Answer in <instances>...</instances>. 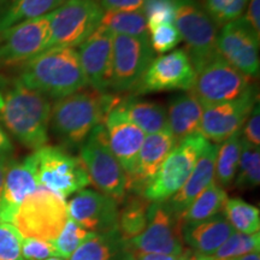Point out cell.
I'll list each match as a JSON object with an SVG mask.
<instances>
[{"instance_id": "obj_19", "label": "cell", "mask_w": 260, "mask_h": 260, "mask_svg": "<svg viewBox=\"0 0 260 260\" xmlns=\"http://www.w3.org/2000/svg\"><path fill=\"white\" fill-rule=\"evenodd\" d=\"M103 125L110 149L124 169L126 176H132L146 134L126 119L116 106L107 112Z\"/></svg>"}, {"instance_id": "obj_14", "label": "cell", "mask_w": 260, "mask_h": 260, "mask_svg": "<svg viewBox=\"0 0 260 260\" xmlns=\"http://www.w3.org/2000/svg\"><path fill=\"white\" fill-rule=\"evenodd\" d=\"M195 73L184 48L154 58L133 93L147 94L168 90H189L193 88Z\"/></svg>"}, {"instance_id": "obj_32", "label": "cell", "mask_w": 260, "mask_h": 260, "mask_svg": "<svg viewBox=\"0 0 260 260\" xmlns=\"http://www.w3.org/2000/svg\"><path fill=\"white\" fill-rule=\"evenodd\" d=\"M222 213L235 232L248 235L259 233L260 212L258 207L239 198H233L226 199Z\"/></svg>"}, {"instance_id": "obj_25", "label": "cell", "mask_w": 260, "mask_h": 260, "mask_svg": "<svg viewBox=\"0 0 260 260\" xmlns=\"http://www.w3.org/2000/svg\"><path fill=\"white\" fill-rule=\"evenodd\" d=\"M204 106L191 89L175 95L169 102L168 124L176 141L199 134Z\"/></svg>"}, {"instance_id": "obj_16", "label": "cell", "mask_w": 260, "mask_h": 260, "mask_svg": "<svg viewBox=\"0 0 260 260\" xmlns=\"http://www.w3.org/2000/svg\"><path fill=\"white\" fill-rule=\"evenodd\" d=\"M258 102V93L253 87L245 95L233 102L204 107L199 134L212 144H222L237 132H241Z\"/></svg>"}, {"instance_id": "obj_13", "label": "cell", "mask_w": 260, "mask_h": 260, "mask_svg": "<svg viewBox=\"0 0 260 260\" xmlns=\"http://www.w3.org/2000/svg\"><path fill=\"white\" fill-rule=\"evenodd\" d=\"M182 224L165 203H152L148 223L139 236L129 243L135 253L181 255L184 253Z\"/></svg>"}, {"instance_id": "obj_34", "label": "cell", "mask_w": 260, "mask_h": 260, "mask_svg": "<svg viewBox=\"0 0 260 260\" xmlns=\"http://www.w3.org/2000/svg\"><path fill=\"white\" fill-rule=\"evenodd\" d=\"M260 234H242L234 232L226 239V241L211 255L212 260H233L248 253L259 252Z\"/></svg>"}, {"instance_id": "obj_50", "label": "cell", "mask_w": 260, "mask_h": 260, "mask_svg": "<svg viewBox=\"0 0 260 260\" xmlns=\"http://www.w3.org/2000/svg\"><path fill=\"white\" fill-rule=\"evenodd\" d=\"M2 214H3V205H2V200H0V222H2Z\"/></svg>"}, {"instance_id": "obj_41", "label": "cell", "mask_w": 260, "mask_h": 260, "mask_svg": "<svg viewBox=\"0 0 260 260\" xmlns=\"http://www.w3.org/2000/svg\"><path fill=\"white\" fill-rule=\"evenodd\" d=\"M243 141L253 147H259L260 145V110L259 102L253 107L251 115L248 116L241 132Z\"/></svg>"}, {"instance_id": "obj_33", "label": "cell", "mask_w": 260, "mask_h": 260, "mask_svg": "<svg viewBox=\"0 0 260 260\" xmlns=\"http://www.w3.org/2000/svg\"><path fill=\"white\" fill-rule=\"evenodd\" d=\"M236 187L241 189L254 188L260 182V151L259 147H253L243 141L240 155L239 167L236 172Z\"/></svg>"}, {"instance_id": "obj_44", "label": "cell", "mask_w": 260, "mask_h": 260, "mask_svg": "<svg viewBox=\"0 0 260 260\" xmlns=\"http://www.w3.org/2000/svg\"><path fill=\"white\" fill-rule=\"evenodd\" d=\"M14 152V145L8 134L4 132V129L0 126V157L9 158Z\"/></svg>"}, {"instance_id": "obj_46", "label": "cell", "mask_w": 260, "mask_h": 260, "mask_svg": "<svg viewBox=\"0 0 260 260\" xmlns=\"http://www.w3.org/2000/svg\"><path fill=\"white\" fill-rule=\"evenodd\" d=\"M9 158L6 157H0V197H2L3 188H4V181L6 176V171H8L9 165H10Z\"/></svg>"}, {"instance_id": "obj_7", "label": "cell", "mask_w": 260, "mask_h": 260, "mask_svg": "<svg viewBox=\"0 0 260 260\" xmlns=\"http://www.w3.org/2000/svg\"><path fill=\"white\" fill-rule=\"evenodd\" d=\"M209 142L200 134L178 141L145 188L142 197L151 203H164L170 199L186 183Z\"/></svg>"}, {"instance_id": "obj_23", "label": "cell", "mask_w": 260, "mask_h": 260, "mask_svg": "<svg viewBox=\"0 0 260 260\" xmlns=\"http://www.w3.org/2000/svg\"><path fill=\"white\" fill-rule=\"evenodd\" d=\"M182 240L191 251L212 255L235 232L223 213L197 223L182 224Z\"/></svg>"}, {"instance_id": "obj_18", "label": "cell", "mask_w": 260, "mask_h": 260, "mask_svg": "<svg viewBox=\"0 0 260 260\" xmlns=\"http://www.w3.org/2000/svg\"><path fill=\"white\" fill-rule=\"evenodd\" d=\"M113 34L102 25L79 46V58L87 84L100 93L111 89Z\"/></svg>"}, {"instance_id": "obj_35", "label": "cell", "mask_w": 260, "mask_h": 260, "mask_svg": "<svg viewBox=\"0 0 260 260\" xmlns=\"http://www.w3.org/2000/svg\"><path fill=\"white\" fill-rule=\"evenodd\" d=\"M248 0H201V5L217 27L242 17Z\"/></svg>"}, {"instance_id": "obj_22", "label": "cell", "mask_w": 260, "mask_h": 260, "mask_svg": "<svg viewBox=\"0 0 260 260\" xmlns=\"http://www.w3.org/2000/svg\"><path fill=\"white\" fill-rule=\"evenodd\" d=\"M217 151L218 145L209 142L198 159L186 183L170 199L164 201L168 209L178 218H181L182 213L189 207V205L214 181V161Z\"/></svg>"}, {"instance_id": "obj_10", "label": "cell", "mask_w": 260, "mask_h": 260, "mask_svg": "<svg viewBox=\"0 0 260 260\" xmlns=\"http://www.w3.org/2000/svg\"><path fill=\"white\" fill-rule=\"evenodd\" d=\"M253 87L252 77L240 73L218 54L198 71L191 90L201 105L209 107L239 99Z\"/></svg>"}, {"instance_id": "obj_42", "label": "cell", "mask_w": 260, "mask_h": 260, "mask_svg": "<svg viewBox=\"0 0 260 260\" xmlns=\"http://www.w3.org/2000/svg\"><path fill=\"white\" fill-rule=\"evenodd\" d=\"M104 11H140L145 0H99Z\"/></svg>"}, {"instance_id": "obj_4", "label": "cell", "mask_w": 260, "mask_h": 260, "mask_svg": "<svg viewBox=\"0 0 260 260\" xmlns=\"http://www.w3.org/2000/svg\"><path fill=\"white\" fill-rule=\"evenodd\" d=\"M69 219L64 198L47 188L39 187L19 204L11 223L23 237L53 242Z\"/></svg>"}, {"instance_id": "obj_37", "label": "cell", "mask_w": 260, "mask_h": 260, "mask_svg": "<svg viewBox=\"0 0 260 260\" xmlns=\"http://www.w3.org/2000/svg\"><path fill=\"white\" fill-rule=\"evenodd\" d=\"M144 12L147 29L151 30L164 23H174L176 5L175 0H145Z\"/></svg>"}, {"instance_id": "obj_9", "label": "cell", "mask_w": 260, "mask_h": 260, "mask_svg": "<svg viewBox=\"0 0 260 260\" xmlns=\"http://www.w3.org/2000/svg\"><path fill=\"white\" fill-rule=\"evenodd\" d=\"M104 10L98 0H67L51 12L47 48L79 47L100 25Z\"/></svg>"}, {"instance_id": "obj_1", "label": "cell", "mask_w": 260, "mask_h": 260, "mask_svg": "<svg viewBox=\"0 0 260 260\" xmlns=\"http://www.w3.org/2000/svg\"><path fill=\"white\" fill-rule=\"evenodd\" d=\"M50 118L47 96L19 79L0 77V122L22 145L34 151L46 146Z\"/></svg>"}, {"instance_id": "obj_27", "label": "cell", "mask_w": 260, "mask_h": 260, "mask_svg": "<svg viewBox=\"0 0 260 260\" xmlns=\"http://www.w3.org/2000/svg\"><path fill=\"white\" fill-rule=\"evenodd\" d=\"M130 194L122 203L123 206L118 214V232L126 241L139 236L146 229L152 204L142 195Z\"/></svg>"}, {"instance_id": "obj_36", "label": "cell", "mask_w": 260, "mask_h": 260, "mask_svg": "<svg viewBox=\"0 0 260 260\" xmlns=\"http://www.w3.org/2000/svg\"><path fill=\"white\" fill-rule=\"evenodd\" d=\"M88 235L89 232L80 226L73 219H68L63 230L53 241L58 256L65 260L69 259Z\"/></svg>"}, {"instance_id": "obj_30", "label": "cell", "mask_w": 260, "mask_h": 260, "mask_svg": "<svg viewBox=\"0 0 260 260\" xmlns=\"http://www.w3.org/2000/svg\"><path fill=\"white\" fill-rule=\"evenodd\" d=\"M242 149L241 132L230 136L218 146L214 161V182L219 187L226 188L235 180L240 155Z\"/></svg>"}, {"instance_id": "obj_11", "label": "cell", "mask_w": 260, "mask_h": 260, "mask_svg": "<svg viewBox=\"0 0 260 260\" xmlns=\"http://www.w3.org/2000/svg\"><path fill=\"white\" fill-rule=\"evenodd\" d=\"M154 59L149 37L113 35L111 90L116 94L134 92Z\"/></svg>"}, {"instance_id": "obj_40", "label": "cell", "mask_w": 260, "mask_h": 260, "mask_svg": "<svg viewBox=\"0 0 260 260\" xmlns=\"http://www.w3.org/2000/svg\"><path fill=\"white\" fill-rule=\"evenodd\" d=\"M21 252L23 260H45L58 256L53 242L31 237L22 239Z\"/></svg>"}, {"instance_id": "obj_48", "label": "cell", "mask_w": 260, "mask_h": 260, "mask_svg": "<svg viewBox=\"0 0 260 260\" xmlns=\"http://www.w3.org/2000/svg\"><path fill=\"white\" fill-rule=\"evenodd\" d=\"M233 260H260V254L259 252H253V253H248V254L239 256V258L233 259Z\"/></svg>"}, {"instance_id": "obj_28", "label": "cell", "mask_w": 260, "mask_h": 260, "mask_svg": "<svg viewBox=\"0 0 260 260\" xmlns=\"http://www.w3.org/2000/svg\"><path fill=\"white\" fill-rule=\"evenodd\" d=\"M67 0H12L0 17V32L21 22L48 15Z\"/></svg>"}, {"instance_id": "obj_24", "label": "cell", "mask_w": 260, "mask_h": 260, "mask_svg": "<svg viewBox=\"0 0 260 260\" xmlns=\"http://www.w3.org/2000/svg\"><path fill=\"white\" fill-rule=\"evenodd\" d=\"M136 253L129 241L122 237L118 230L94 234L89 233L86 240L68 260H135Z\"/></svg>"}, {"instance_id": "obj_43", "label": "cell", "mask_w": 260, "mask_h": 260, "mask_svg": "<svg viewBox=\"0 0 260 260\" xmlns=\"http://www.w3.org/2000/svg\"><path fill=\"white\" fill-rule=\"evenodd\" d=\"M256 37L260 38V0H251L246 16H243Z\"/></svg>"}, {"instance_id": "obj_29", "label": "cell", "mask_w": 260, "mask_h": 260, "mask_svg": "<svg viewBox=\"0 0 260 260\" xmlns=\"http://www.w3.org/2000/svg\"><path fill=\"white\" fill-rule=\"evenodd\" d=\"M226 199L228 197L224 188L219 187L213 181L182 213L180 218L181 224L201 222L222 213Z\"/></svg>"}, {"instance_id": "obj_8", "label": "cell", "mask_w": 260, "mask_h": 260, "mask_svg": "<svg viewBox=\"0 0 260 260\" xmlns=\"http://www.w3.org/2000/svg\"><path fill=\"white\" fill-rule=\"evenodd\" d=\"M40 187L47 188L67 199L90 183L80 158L60 147L44 146L31 154Z\"/></svg>"}, {"instance_id": "obj_15", "label": "cell", "mask_w": 260, "mask_h": 260, "mask_svg": "<svg viewBox=\"0 0 260 260\" xmlns=\"http://www.w3.org/2000/svg\"><path fill=\"white\" fill-rule=\"evenodd\" d=\"M259 44L260 38L256 37L243 17L223 25L217 37L219 56L252 79L259 74Z\"/></svg>"}, {"instance_id": "obj_20", "label": "cell", "mask_w": 260, "mask_h": 260, "mask_svg": "<svg viewBox=\"0 0 260 260\" xmlns=\"http://www.w3.org/2000/svg\"><path fill=\"white\" fill-rule=\"evenodd\" d=\"M176 144V139L169 128L145 136L136 160L135 170L132 176L128 177V194L142 195L145 188L153 180Z\"/></svg>"}, {"instance_id": "obj_3", "label": "cell", "mask_w": 260, "mask_h": 260, "mask_svg": "<svg viewBox=\"0 0 260 260\" xmlns=\"http://www.w3.org/2000/svg\"><path fill=\"white\" fill-rule=\"evenodd\" d=\"M29 88L61 99L86 88L79 53L73 47H52L23 64L18 77Z\"/></svg>"}, {"instance_id": "obj_21", "label": "cell", "mask_w": 260, "mask_h": 260, "mask_svg": "<svg viewBox=\"0 0 260 260\" xmlns=\"http://www.w3.org/2000/svg\"><path fill=\"white\" fill-rule=\"evenodd\" d=\"M40 187L31 154L21 162H10L3 188L2 222L11 223L19 204Z\"/></svg>"}, {"instance_id": "obj_26", "label": "cell", "mask_w": 260, "mask_h": 260, "mask_svg": "<svg viewBox=\"0 0 260 260\" xmlns=\"http://www.w3.org/2000/svg\"><path fill=\"white\" fill-rule=\"evenodd\" d=\"M116 107L146 135L155 134L169 128L167 110L157 103L128 96L122 98Z\"/></svg>"}, {"instance_id": "obj_31", "label": "cell", "mask_w": 260, "mask_h": 260, "mask_svg": "<svg viewBox=\"0 0 260 260\" xmlns=\"http://www.w3.org/2000/svg\"><path fill=\"white\" fill-rule=\"evenodd\" d=\"M100 25L113 35L144 38L148 37L147 23L142 10L140 11H104Z\"/></svg>"}, {"instance_id": "obj_47", "label": "cell", "mask_w": 260, "mask_h": 260, "mask_svg": "<svg viewBox=\"0 0 260 260\" xmlns=\"http://www.w3.org/2000/svg\"><path fill=\"white\" fill-rule=\"evenodd\" d=\"M183 260H212V258H211V255H206L203 254V253L188 249V251H184Z\"/></svg>"}, {"instance_id": "obj_38", "label": "cell", "mask_w": 260, "mask_h": 260, "mask_svg": "<svg viewBox=\"0 0 260 260\" xmlns=\"http://www.w3.org/2000/svg\"><path fill=\"white\" fill-rule=\"evenodd\" d=\"M22 239L12 224L0 222V260H23Z\"/></svg>"}, {"instance_id": "obj_2", "label": "cell", "mask_w": 260, "mask_h": 260, "mask_svg": "<svg viewBox=\"0 0 260 260\" xmlns=\"http://www.w3.org/2000/svg\"><path fill=\"white\" fill-rule=\"evenodd\" d=\"M122 96L116 93H100L94 89H81L51 106L50 125L64 145L81 147L90 132L103 124L110 110Z\"/></svg>"}, {"instance_id": "obj_39", "label": "cell", "mask_w": 260, "mask_h": 260, "mask_svg": "<svg viewBox=\"0 0 260 260\" xmlns=\"http://www.w3.org/2000/svg\"><path fill=\"white\" fill-rule=\"evenodd\" d=\"M151 38L149 42L154 52L164 54L175 48L182 41L181 35L175 27L174 23H164L158 25L151 30Z\"/></svg>"}, {"instance_id": "obj_45", "label": "cell", "mask_w": 260, "mask_h": 260, "mask_svg": "<svg viewBox=\"0 0 260 260\" xmlns=\"http://www.w3.org/2000/svg\"><path fill=\"white\" fill-rule=\"evenodd\" d=\"M183 254L169 255V254H155V253H136L135 260H183Z\"/></svg>"}, {"instance_id": "obj_17", "label": "cell", "mask_w": 260, "mask_h": 260, "mask_svg": "<svg viewBox=\"0 0 260 260\" xmlns=\"http://www.w3.org/2000/svg\"><path fill=\"white\" fill-rule=\"evenodd\" d=\"M69 218L87 232L103 234L118 230L119 205L96 190L77 191L68 204Z\"/></svg>"}, {"instance_id": "obj_6", "label": "cell", "mask_w": 260, "mask_h": 260, "mask_svg": "<svg viewBox=\"0 0 260 260\" xmlns=\"http://www.w3.org/2000/svg\"><path fill=\"white\" fill-rule=\"evenodd\" d=\"M174 24L186 42V52L195 73L218 56L217 27L199 0H175Z\"/></svg>"}, {"instance_id": "obj_5", "label": "cell", "mask_w": 260, "mask_h": 260, "mask_svg": "<svg viewBox=\"0 0 260 260\" xmlns=\"http://www.w3.org/2000/svg\"><path fill=\"white\" fill-rule=\"evenodd\" d=\"M80 159L98 191L121 205L128 195V176L109 147L103 124L96 125L80 147Z\"/></svg>"}, {"instance_id": "obj_12", "label": "cell", "mask_w": 260, "mask_h": 260, "mask_svg": "<svg viewBox=\"0 0 260 260\" xmlns=\"http://www.w3.org/2000/svg\"><path fill=\"white\" fill-rule=\"evenodd\" d=\"M51 14L28 19L0 32V67L25 64L46 51Z\"/></svg>"}, {"instance_id": "obj_49", "label": "cell", "mask_w": 260, "mask_h": 260, "mask_svg": "<svg viewBox=\"0 0 260 260\" xmlns=\"http://www.w3.org/2000/svg\"><path fill=\"white\" fill-rule=\"evenodd\" d=\"M45 260H65V259H61V258H59V256H53V258H48Z\"/></svg>"}]
</instances>
